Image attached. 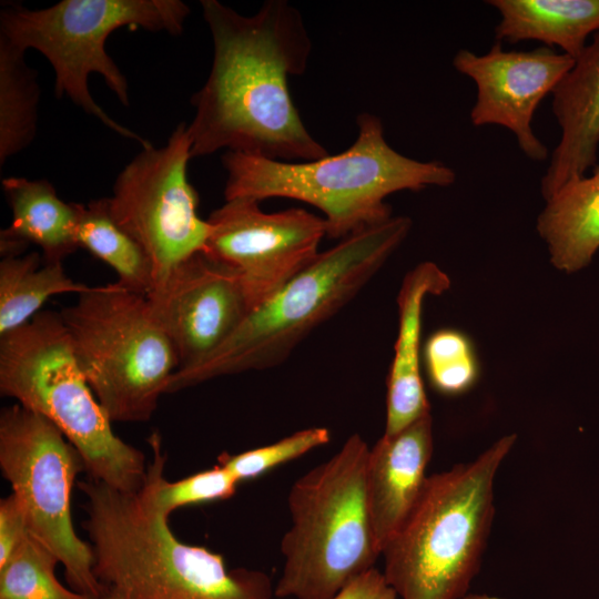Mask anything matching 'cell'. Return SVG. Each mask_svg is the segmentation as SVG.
I'll return each instance as SVG.
<instances>
[{
	"label": "cell",
	"mask_w": 599,
	"mask_h": 599,
	"mask_svg": "<svg viewBox=\"0 0 599 599\" xmlns=\"http://www.w3.org/2000/svg\"><path fill=\"white\" fill-rule=\"evenodd\" d=\"M29 534L24 510L11 493L0 500V566L8 561Z\"/></svg>",
	"instance_id": "83f0119b"
},
{
	"label": "cell",
	"mask_w": 599,
	"mask_h": 599,
	"mask_svg": "<svg viewBox=\"0 0 599 599\" xmlns=\"http://www.w3.org/2000/svg\"><path fill=\"white\" fill-rule=\"evenodd\" d=\"M331 599H399L383 571L375 567L358 576Z\"/></svg>",
	"instance_id": "f1b7e54d"
},
{
	"label": "cell",
	"mask_w": 599,
	"mask_h": 599,
	"mask_svg": "<svg viewBox=\"0 0 599 599\" xmlns=\"http://www.w3.org/2000/svg\"><path fill=\"white\" fill-rule=\"evenodd\" d=\"M0 393L50 420L81 454L89 478L126 493L141 490L145 457L113 432L60 313L39 312L0 336Z\"/></svg>",
	"instance_id": "52a82bcc"
},
{
	"label": "cell",
	"mask_w": 599,
	"mask_h": 599,
	"mask_svg": "<svg viewBox=\"0 0 599 599\" xmlns=\"http://www.w3.org/2000/svg\"><path fill=\"white\" fill-rule=\"evenodd\" d=\"M500 16L497 42L535 40L576 59L599 31V0H488Z\"/></svg>",
	"instance_id": "ffe728a7"
},
{
	"label": "cell",
	"mask_w": 599,
	"mask_h": 599,
	"mask_svg": "<svg viewBox=\"0 0 599 599\" xmlns=\"http://www.w3.org/2000/svg\"><path fill=\"white\" fill-rule=\"evenodd\" d=\"M190 14L181 0H62L30 10L6 4L0 11V37L17 48L42 53L54 71L57 98H68L108 129L146 148L151 143L113 120L92 98L88 79L100 74L124 106L130 105L128 81L105 50L120 28L179 35Z\"/></svg>",
	"instance_id": "ba28073f"
},
{
	"label": "cell",
	"mask_w": 599,
	"mask_h": 599,
	"mask_svg": "<svg viewBox=\"0 0 599 599\" xmlns=\"http://www.w3.org/2000/svg\"><path fill=\"white\" fill-rule=\"evenodd\" d=\"M369 447L351 435L326 461L292 485V525L281 540L277 598L331 599L380 557L366 495Z\"/></svg>",
	"instance_id": "8992f818"
},
{
	"label": "cell",
	"mask_w": 599,
	"mask_h": 599,
	"mask_svg": "<svg viewBox=\"0 0 599 599\" xmlns=\"http://www.w3.org/2000/svg\"><path fill=\"white\" fill-rule=\"evenodd\" d=\"M329 439L331 433L326 427H309L273 444L236 455L223 453L217 460L219 465L226 468L241 483L257 478L278 465L326 445Z\"/></svg>",
	"instance_id": "4316f807"
},
{
	"label": "cell",
	"mask_w": 599,
	"mask_h": 599,
	"mask_svg": "<svg viewBox=\"0 0 599 599\" xmlns=\"http://www.w3.org/2000/svg\"><path fill=\"white\" fill-rule=\"evenodd\" d=\"M433 447V419L427 414L395 434H384L369 448L366 495L380 556L423 493Z\"/></svg>",
	"instance_id": "9a60e30c"
},
{
	"label": "cell",
	"mask_w": 599,
	"mask_h": 599,
	"mask_svg": "<svg viewBox=\"0 0 599 599\" xmlns=\"http://www.w3.org/2000/svg\"><path fill=\"white\" fill-rule=\"evenodd\" d=\"M200 3L214 50L209 77L191 98L192 158L221 150L284 162L328 155L290 93V77L306 71L312 52L300 11L285 0H268L252 16L217 0Z\"/></svg>",
	"instance_id": "6da1fadb"
},
{
	"label": "cell",
	"mask_w": 599,
	"mask_h": 599,
	"mask_svg": "<svg viewBox=\"0 0 599 599\" xmlns=\"http://www.w3.org/2000/svg\"><path fill=\"white\" fill-rule=\"evenodd\" d=\"M206 221L204 253L242 276L252 309L308 266L326 236L323 217L297 207L266 213L252 199L226 200Z\"/></svg>",
	"instance_id": "7c38bea8"
},
{
	"label": "cell",
	"mask_w": 599,
	"mask_h": 599,
	"mask_svg": "<svg viewBox=\"0 0 599 599\" xmlns=\"http://www.w3.org/2000/svg\"><path fill=\"white\" fill-rule=\"evenodd\" d=\"M148 440L152 459L148 464L144 484L138 494L142 502L156 515L169 519L179 508L227 499L236 493L240 483L219 464L176 481L166 480V455L161 437L154 432Z\"/></svg>",
	"instance_id": "cb8c5ba5"
},
{
	"label": "cell",
	"mask_w": 599,
	"mask_h": 599,
	"mask_svg": "<svg viewBox=\"0 0 599 599\" xmlns=\"http://www.w3.org/2000/svg\"><path fill=\"white\" fill-rule=\"evenodd\" d=\"M573 62L570 55L546 45L527 51L504 50L497 41L485 54L459 49L453 59L454 68L476 85L471 124L509 130L521 152L536 162L548 158V149L534 132L535 112Z\"/></svg>",
	"instance_id": "5bb4252c"
},
{
	"label": "cell",
	"mask_w": 599,
	"mask_h": 599,
	"mask_svg": "<svg viewBox=\"0 0 599 599\" xmlns=\"http://www.w3.org/2000/svg\"><path fill=\"white\" fill-rule=\"evenodd\" d=\"M191 146L181 122L165 145L142 148L118 174L108 197L112 219L148 253L154 287L182 262L205 252L210 225L197 214L199 195L187 179Z\"/></svg>",
	"instance_id": "8fae6325"
},
{
	"label": "cell",
	"mask_w": 599,
	"mask_h": 599,
	"mask_svg": "<svg viewBox=\"0 0 599 599\" xmlns=\"http://www.w3.org/2000/svg\"><path fill=\"white\" fill-rule=\"evenodd\" d=\"M87 500L82 527L93 554V572L119 599H273L270 577L230 569L224 558L182 542L138 493L88 478L78 483Z\"/></svg>",
	"instance_id": "3957f363"
},
{
	"label": "cell",
	"mask_w": 599,
	"mask_h": 599,
	"mask_svg": "<svg viewBox=\"0 0 599 599\" xmlns=\"http://www.w3.org/2000/svg\"><path fill=\"white\" fill-rule=\"evenodd\" d=\"M423 359L430 386L441 395H461L478 380L474 344L460 331L444 328L433 333L424 345Z\"/></svg>",
	"instance_id": "484cf974"
},
{
	"label": "cell",
	"mask_w": 599,
	"mask_h": 599,
	"mask_svg": "<svg viewBox=\"0 0 599 599\" xmlns=\"http://www.w3.org/2000/svg\"><path fill=\"white\" fill-rule=\"evenodd\" d=\"M356 124L357 138L347 150L313 161L225 152V201L286 197L308 203L324 214L327 237L345 238L390 219L388 195L454 184L456 172L445 163L418 161L394 150L378 116L363 112Z\"/></svg>",
	"instance_id": "7a4b0ae2"
},
{
	"label": "cell",
	"mask_w": 599,
	"mask_h": 599,
	"mask_svg": "<svg viewBox=\"0 0 599 599\" xmlns=\"http://www.w3.org/2000/svg\"><path fill=\"white\" fill-rule=\"evenodd\" d=\"M26 51L0 37V166L35 138L40 85Z\"/></svg>",
	"instance_id": "603a6c76"
},
{
	"label": "cell",
	"mask_w": 599,
	"mask_h": 599,
	"mask_svg": "<svg viewBox=\"0 0 599 599\" xmlns=\"http://www.w3.org/2000/svg\"><path fill=\"white\" fill-rule=\"evenodd\" d=\"M551 109L560 128L541 179L545 201L568 182L586 175L597 165L599 149V31L575 59L557 84Z\"/></svg>",
	"instance_id": "2e32d148"
},
{
	"label": "cell",
	"mask_w": 599,
	"mask_h": 599,
	"mask_svg": "<svg viewBox=\"0 0 599 599\" xmlns=\"http://www.w3.org/2000/svg\"><path fill=\"white\" fill-rule=\"evenodd\" d=\"M77 243L109 265L122 287L148 296L154 287V270L144 248L112 219L108 197L79 203Z\"/></svg>",
	"instance_id": "7402d4cb"
},
{
	"label": "cell",
	"mask_w": 599,
	"mask_h": 599,
	"mask_svg": "<svg viewBox=\"0 0 599 599\" xmlns=\"http://www.w3.org/2000/svg\"><path fill=\"white\" fill-rule=\"evenodd\" d=\"M1 185L12 212L10 225L0 232L2 257L22 255L33 244L45 262L62 263L79 248V203L60 199L47 180L9 176Z\"/></svg>",
	"instance_id": "ac0fdd59"
},
{
	"label": "cell",
	"mask_w": 599,
	"mask_h": 599,
	"mask_svg": "<svg viewBox=\"0 0 599 599\" xmlns=\"http://www.w3.org/2000/svg\"><path fill=\"white\" fill-rule=\"evenodd\" d=\"M516 435L476 459L427 477L415 507L382 551L399 599H460L479 570L494 512V481Z\"/></svg>",
	"instance_id": "5b68a950"
},
{
	"label": "cell",
	"mask_w": 599,
	"mask_h": 599,
	"mask_svg": "<svg viewBox=\"0 0 599 599\" xmlns=\"http://www.w3.org/2000/svg\"><path fill=\"white\" fill-rule=\"evenodd\" d=\"M410 229L409 217L392 216L318 253L308 266L253 308L213 354L192 367L177 369L166 394L281 364L308 334L359 293Z\"/></svg>",
	"instance_id": "277c9868"
},
{
	"label": "cell",
	"mask_w": 599,
	"mask_h": 599,
	"mask_svg": "<svg viewBox=\"0 0 599 599\" xmlns=\"http://www.w3.org/2000/svg\"><path fill=\"white\" fill-rule=\"evenodd\" d=\"M57 556L31 534L0 566V599H94L55 577Z\"/></svg>",
	"instance_id": "d4e9b609"
},
{
	"label": "cell",
	"mask_w": 599,
	"mask_h": 599,
	"mask_svg": "<svg viewBox=\"0 0 599 599\" xmlns=\"http://www.w3.org/2000/svg\"><path fill=\"white\" fill-rule=\"evenodd\" d=\"M77 363L110 420L148 422L180 366L146 296L89 286L60 312Z\"/></svg>",
	"instance_id": "9c48e42d"
},
{
	"label": "cell",
	"mask_w": 599,
	"mask_h": 599,
	"mask_svg": "<svg viewBox=\"0 0 599 599\" xmlns=\"http://www.w3.org/2000/svg\"><path fill=\"white\" fill-rule=\"evenodd\" d=\"M0 469L19 499L29 532L59 559L70 587L100 598L89 542L77 534L71 491L85 465L78 449L45 417L20 404L0 413Z\"/></svg>",
	"instance_id": "30bf717a"
},
{
	"label": "cell",
	"mask_w": 599,
	"mask_h": 599,
	"mask_svg": "<svg viewBox=\"0 0 599 599\" xmlns=\"http://www.w3.org/2000/svg\"><path fill=\"white\" fill-rule=\"evenodd\" d=\"M448 276L432 262L418 264L404 278L397 296L398 335L387 379L386 435L430 414L420 373L424 301L449 288Z\"/></svg>",
	"instance_id": "e0dca14e"
},
{
	"label": "cell",
	"mask_w": 599,
	"mask_h": 599,
	"mask_svg": "<svg viewBox=\"0 0 599 599\" xmlns=\"http://www.w3.org/2000/svg\"><path fill=\"white\" fill-rule=\"evenodd\" d=\"M536 227L556 268L572 273L588 266L599 251V164L548 197Z\"/></svg>",
	"instance_id": "d6986e66"
},
{
	"label": "cell",
	"mask_w": 599,
	"mask_h": 599,
	"mask_svg": "<svg viewBox=\"0 0 599 599\" xmlns=\"http://www.w3.org/2000/svg\"><path fill=\"white\" fill-rule=\"evenodd\" d=\"M97 599H119V598L116 596H114L113 593L106 591L105 595H103L102 597L97 598Z\"/></svg>",
	"instance_id": "4dcf8cb0"
},
{
	"label": "cell",
	"mask_w": 599,
	"mask_h": 599,
	"mask_svg": "<svg viewBox=\"0 0 599 599\" xmlns=\"http://www.w3.org/2000/svg\"><path fill=\"white\" fill-rule=\"evenodd\" d=\"M88 288V285L68 276L62 263L45 262L41 253L2 257L0 336L27 324L51 296L65 293L79 295Z\"/></svg>",
	"instance_id": "44dd1931"
},
{
	"label": "cell",
	"mask_w": 599,
	"mask_h": 599,
	"mask_svg": "<svg viewBox=\"0 0 599 599\" xmlns=\"http://www.w3.org/2000/svg\"><path fill=\"white\" fill-rule=\"evenodd\" d=\"M460 599H507L498 596H490L486 593H467Z\"/></svg>",
	"instance_id": "f546056e"
},
{
	"label": "cell",
	"mask_w": 599,
	"mask_h": 599,
	"mask_svg": "<svg viewBox=\"0 0 599 599\" xmlns=\"http://www.w3.org/2000/svg\"><path fill=\"white\" fill-rule=\"evenodd\" d=\"M146 298L176 351L177 369L213 354L252 311L242 276L203 252L176 266Z\"/></svg>",
	"instance_id": "4fadbf2b"
}]
</instances>
